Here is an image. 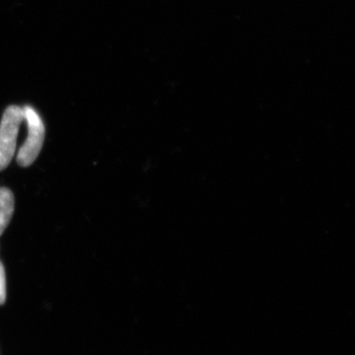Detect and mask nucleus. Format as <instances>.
Listing matches in <instances>:
<instances>
[{
	"label": "nucleus",
	"mask_w": 355,
	"mask_h": 355,
	"mask_svg": "<svg viewBox=\"0 0 355 355\" xmlns=\"http://www.w3.org/2000/svg\"><path fill=\"white\" fill-rule=\"evenodd\" d=\"M6 300V277L3 263L0 261V305Z\"/></svg>",
	"instance_id": "obj_4"
},
{
	"label": "nucleus",
	"mask_w": 355,
	"mask_h": 355,
	"mask_svg": "<svg viewBox=\"0 0 355 355\" xmlns=\"http://www.w3.org/2000/svg\"><path fill=\"white\" fill-rule=\"evenodd\" d=\"M24 121L23 107L10 106L4 112L0 123V171L6 169L14 157L18 132Z\"/></svg>",
	"instance_id": "obj_1"
},
{
	"label": "nucleus",
	"mask_w": 355,
	"mask_h": 355,
	"mask_svg": "<svg viewBox=\"0 0 355 355\" xmlns=\"http://www.w3.org/2000/svg\"><path fill=\"white\" fill-rule=\"evenodd\" d=\"M25 121L27 123L28 135L17 154V162L21 167H28L34 163L41 153L44 140V125L43 120L34 108L23 107Z\"/></svg>",
	"instance_id": "obj_2"
},
{
	"label": "nucleus",
	"mask_w": 355,
	"mask_h": 355,
	"mask_svg": "<svg viewBox=\"0 0 355 355\" xmlns=\"http://www.w3.org/2000/svg\"><path fill=\"white\" fill-rule=\"evenodd\" d=\"M14 207L15 200L12 191L7 188H0V236L3 234L12 218Z\"/></svg>",
	"instance_id": "obj_3"
}]
</instances>
